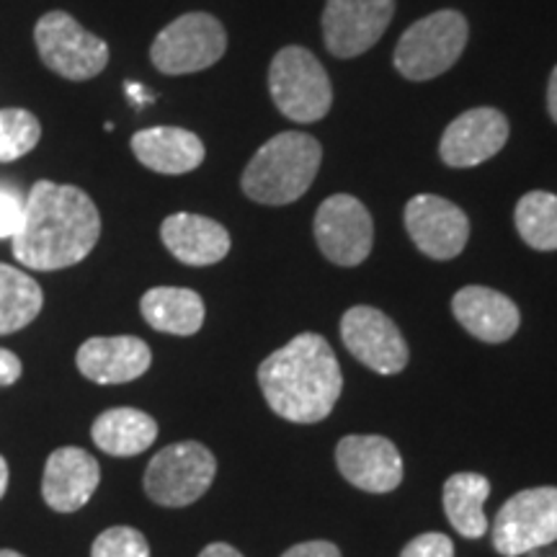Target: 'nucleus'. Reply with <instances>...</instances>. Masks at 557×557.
<instances>
[{"mask_svg":"<svg viewBox=\"0 0 557 557\" xmlns=\"http://www.w3.org/2000/svg\"><path fill=\"white\" fill-rule=\"evenodd\" d=\"M101 214L78 186L37 181L24 201V220L13 235V256L21 267L58 271L81 263L96 248Z\"/></svg>","mask_w":557,"mask_h":557,"instance_id":"obj_1","label":"nucleus"},{"mask_svg":"<svg viewBox=\"0 0 557 557\" xmlns=\"http://www.w3.org/2000/svg\"><path fill=\"white\" fill-rule=\"evenodd\" d=\"M259 385L269 408L292 423H318L341 398V367L329 341L299 333L259 367Z\"/></svg>","mask_w":557,"mask_h":557,"instance_id":"obj_2","label":"nucleus"},{"mask_svg":"<svg viewBox=\"0 0 557 557\" xmlns=\"http://www.w3.org/2000/svg\"><path fill=\"white\" fill-rule=\"evenodd\" d=\"M320 158L323 150L315 137L305 132H282L250 158L243 171V191L259 205H292L312 186Z\"/></svg>","mask_w":557,"mask_h":557,"instance_id":"obj_3","label":"nucleus"},{"mask_svg":"<svg viewBox=\"0 0 557 557\" xmlns=\"http://www.w3.org/2000/svg\"><path fill=\"white\" fill-rule=\"evenodd\" d=\"M269 90L276 109L292 122L312 124L331 111L329 73L305 47H284L269 67Z\"/></svg>","mask_w":557,"mask_h":557,"instance_id":"obj_4","label":"nucleus"},{"mask_svg":"<svg viewBox=\"0 0 557 557\" xmlns=\"http://www.w3.org/2000/svg\"><path fill=\"white\" fill-rule=\"evenodd\" d=\"M468 45V21L457 11H438L416 21L395 50V67L408 81H431L447 73Z\"/></svg>","mask_w":557,"mask_h":557,"instance_id":"obj_5","label":"nucleus"},{"mask_svg":"<svg viewBox=\"0 0 557 557\" xmlns=\"http://www.w3.org/2000/svg\"><path fill=\"white\" fill-rule=\"evenodd\" d=\"M218 475V459L199 442H178L160 449L145 470V493L158 506L197 504Z\"/></svg>","mask_w":557,"mask_h":557,"instance_id":"obj_6","label":"nucleus"},{"mask_svg":"<svg viewBox=\"0 0 557 557\" xmlns=\"http://www.w3.org/2000/svg\"><path fill=\"white\" fill-rule=\"evenodd\" d=\"M34 41L41 62L67 81H90L109 65L107 41L65 11L45 13L34 26Z\"/></svg>","mask_w":557,"mask_h":557,"instance_id":"obj_7","label":"nucleus"},{"mask_svg":"<svg viewBox=\"0 0 557 557\" xmlns=\"http://www.w3.org/2000/svg\"><path fill=\"white\" fill-rule=\"evenodd\" d=\"M557 542V487L519 491L500 506L493 521V547L504 557H524Z\"/></svg>","mask_w":557,"mask_h":557,"instance_id":"obj_8","label":"nucleus"},{"mask_svg":"<svg viewBox=\"0 0 557 557\" xmlns=\"http://www.w3.org/2000/svg\"><path fill=\"white\" fill-rule=\"evenodd\" d=\"M227 50L225 26L209 13H184L158 34L150 60L160 73L186 75L212 67Z\"/></svg>","mask_w":557,"mask_h":557,"instance_id":"obj_9","label":"nucleus"},{"mask_svg":"<svg viewBox=\"0 0 557 557\" xmlns=\"http://www.w3.org/2000/svg\"><path fill=\"white\" fill-rule=\"evenodd\" d=\"M315 240L323 256L336 267H359L372 253V214L359 199L336 194L320 205L315 214Z\"/></svg>","mask_w":557,"mask_h":557,"instance_id":"obj_10","label":"nucleus"},{"mask_svg":"<svg viewBox=\"0 0 557 557\" xmlns=\"http://www.w3.org/2000/svg\"><path fill=\"white\" fill-rule=\"evenodd\" d=\"M341 338L351 357L377 374H398L408 364V344L385 312L357 305L341 318Z\"/></svg>","mask_w":557,"mask_h":557,"instance_id":"obj_11","label":"nucleus"},{"mask_svg":"<svg viewBox=\"0 0 557 557\" xmlns=\"http://www.w3.org/2000/svg\"><path fill=\"white\" fill-rule=\"evenodd\" d=\"M395 13V0H329L323 37L331 54L357 58L380 41Z\"/></svg>","mask_w":557,"mask_h":557,"instance_id":"obj_12","label":"nucleus"},{"mask_svg":"<svg viewBox=\"0 0 557 557\" xmlns=\"http://www.w3.org/2000/svg\"><path fill=\"white\" fill-rule=\"evenodd\" d=\"M406 230L416 248L436 261L455 259L470 238L468 214L434 194H418L408 201Z\"/></svg>","mask_w":557,"mask_h":557,"instance_id":"obj_13","label":"nucleus"},{"mask_svg":"<svg viewBox=\"0 0 557 557\" xmlns=\"http://www.w3.org/2000/svg\"><path fill=\"white\" fill-rule=\"evenodd\" d=\"M336 465L341 475L364 493H389L403 483V457L385 436L341 438Z\"/></svg>","mask_w":557,"mask_h":557,"instance_id":"obj_14","label":"nucleus"},{"mask_svg":"<svg viewBox=\"0 0 557 557\" xmlns=\"http://www.w3.org/2000/svg\"><path fill=\"white\" fill-rule=\"evenodd\" d=\"M508 139V122L498 109L480 107L459 114L455 122L444 129L442 160L451 169H472L493 158Z\"/></svg>","mask_w":557,"mask_h":557,"instance_id":"obj_15","label":"nucleus"},{"mask_svg":"<svg viewBox=\"0 0 557 557\" xmlns=\"http://www.w3.org/2000/svg\"><path fill=\"white\" fill-rule=\"evenodd\" d=\"M101 468L94 455L81 447L54 449L41 475V498L58 513L81 511L96 493Z\"/></svg>","mask_w":557,"mask_h":557,"instance_id":"obj_16","label":"nucleus"},{"mask_svg":"<svg viewBox=\"0 0 557 557\" xmlns=\"http://www.w3.org/2000/svg\"><path fill=\"white\" fill-rule=\"evenodd\" d=\"M75 364L96 385H124L148 372L152 354L137 336H96L78 348Z\"/></svg>","mask_w":557,"mask_h":557,"instance_id":"obj_17","label":"nucleus"},{"mask_svg":"<svg viewBox=\"0 0 557 557\" xmlns=\"http://www.w3.org/2000/svg\"><path fill=\"white\" fill-rule=\"evenodd\" d=\"M451 312L470 336L504 344L519 331L521 315L513 299L491 287H465L451 299Z\"/></svg>","mask_w":557,"mask_h":557,"instance_id":"obj_18","label":"nucleus"},{"mask_svg":"<svg viewBox=\"0 0 557 557\" xmlns=\"http://www.w3.org/2000/svg\"><path fill=\"white\" fill-rule=\"evenodd\" d=\"M160 238L186 267H212L230 253V235L220 222L201 214L178 212L163 220Z\"/></svg>","mask_w":557,"mask_h":557,"instance_id":"obj_19","label":"nucleus"},{"mask_svg":"<svg viewBox=\"0 0 557 557\" xmlns=\"http://www.w3.org/2000/svg\"><path fill=\"white\" fill-rule=\"evenodd\" d=\"M132 152L145 169L165 176H181L199 169L205 160V143L189 129L150 127L139 129L132 137Z\"/></svg>","mask_w":557,"mask_h":557,"instance_id":"obj_20","label":"nucleus"},{"mask_svg":"<svg viewBox=\"0 0 557 557\" xmlns=\"http://www.w3.org/2000/svg\"><path fill=\"white\" fill-rule=\"evenodd\" d=\"M96 447L111 457H137L158 438L156 418L137 408H111L90 429Z\"/></svg>","mask_w":557,"mask_h":557,"instance_id":"obj_21","label":"nucleus"},{"mask_svg":"<svg viewBox=\"0 0 557 557\" xmlns=\"http://www.w3.org/2000/svg\"><path fill=\"white\" fill-rule=\"evenodd\" d=\"M139 310L150 329L171 336H194L205 325V299L194 289L156 287L145 292Z\"/></svg>","mask_w":557,"mask_h":557,"instance_id":"obj_22","label":"nucleus"},{"mask_svg":"<svg viewBox=\"0 0 557 557\" xmlns=\"http://www.w3.org/2000/svg\"><path fill=\"white\" fill-rule=\"evenodd\" d=\"M491 483L480 472H457L444 483V511L451 529L468 540H480L487 532L485 500Z\"/></svg>","mask_w":557,"mask_h":557,"instance_id":"obj_23","label":"nucleus"},{"mask_svg":"<svg viewBox=\"0 0 557 557\" xmlns=\"http://www.w3.org/2000/svg\"><path fill=\"white\" fill-rule=\"evenodd\" d=\"M45 305V292L26 271L0 263V336L32 323Z\"/></svg>","mask_w":557,"mask_h":557,"instance_id":"obj_24","label":"nucleus"},{"mask_svg":"<svg viewBox=\"0 0 557 557\" xmlns=\"http://www.w3.org/2000/svg\"><path fill=\"white\" fill-rule=\"evenodd\" d=\"M517 230L534 250H557V197L549 191H529L517 205Z\"/></svg>","mask_w":557,"mask_h":557,"instance_id":"obj_25","label":"nucleus"},{"mask_svg":"<svg viewBox=\"0 0 557 557\" xmlns=\"http://www.w3.org/2000/svg\"><path fill=\"white\" fill-rule=\"evenodd\" d=\"M41 124L26 109H0V163H13L37 148Z\"/></svg>","mask_w":557,"mask_h":557,"instance_id":"obj_26","label":"nucleus"},{"mask_svg":"<svg viewBox=\"0 0 557 557\" xmlns=\"http://www.w3.org/2000/svg\"><path fill=\"white\" fill-rule=\"evenodd\" d=\"M90 557H150V545L139 529L111 527L96 537Z\"/></svg>","mask_w":557,"mask_h":557,"instance_id":"obj_27","label":"nucleus"},{"mask_svg":"<svg viewBox=\"0 0 557 557\" xmlns=\"http://www.w3.org/2000/svg\"><path fill=\"white\" fill-rule=\"evenodd\" d=\"M400 557H455V542L442 532L418 534L403 547Z\"/></svg>","mask_w":557,"mask_h":557,"instance_id":"obj_28","label":"nucleus"},{"mask_svg":"<svg viewBox=\"0 0 557 557\" xmlns=\"http://www.w3.org/2000/svg\"><path fill=\"white\" fill-rule=\"evenodd\" d=\"M24 220V201L16 191L0 189V238H13Z\"/></svg>","mask_w":557,"mask_h":557,"instance_id":"obj_29","label":"nucleus"},{"mask_svg":"<svg viewBox=\"0 0 557 557\" xmlns=\"http://www.w3.org/2000/svg\"><path fill=\"white\" fill-rule=\"evenodd\" d=\"M282 557H341V549L333 542L315 540V542H302V545L289 547Z\"/></svg>","mask_w":557,"mask_h":557,"instance_id":"obj_30","label":"nucleus"},{"mask_svg":"<svg viewBox=\"0 0 557 557\" xmlns=\"http://www.w3.org/2000/svg\"><path fill=\"white\" fill-rule=\"evenodd\" d=\"M21 372H24V364H21L16 354L9 351V348H0V387H9L13 382H18Z\"/></svg>","mask_w":557,"mask_h":557,"instance_id":"obj_31","label":"nucleus"},{"mask_svg":"<svg viewBox=\"0 0 557 557\" xmlns=\"http://www.w3.org/2000/svg\"><path fill=\"white\" fill-rule=\"evenodd\" d=\"M199 557H243V555L233 545H227V542H212V545L201 549Z\"/></svg>","mask_w":557,"mask_h":557,"instance_id":"obj_32","label":"nucleus"},{"mask_svg":"<svg viewBox=\"0 0 557 557\" xmlns=\"http://www.w3.org/2000/svg\"><path fill=\"white\" fill-rule=\"evenodd\" d=\"M547 109H549V116L557 122V67L553 70V75H549V88H547Z\"/></svg>","mask_w":557,"mask_h":557,"instance_id":"obj_33","label":"nucleus"},{"mask_svg":"<svg viewBox=\"0 0 557 557\" xmlns=\"http://www.w3.org/2000/svg\"><path fill=\"white\" fill-rule=\"evenodd\" d=\"M127 94H129V101H135V103H145V101L152 99L150 90L137 86V83H127Z\"/></svg>","mask_w":557,"mask_h":557,"instance_id":"obj_34","label":"nucleus"},{"mask_svg":"<svg viewBox=\"0 0 557 557\" xmlns=\"http://www.w3.org/2000/svg\"><path fill=\"white\" fill-rule=\"evenodd\" d=\"M9 491V462H5L3 455H0V498Z\"/></svg>","mask_w":557,"mask_h":557,"instance_id":"obj_35","label":"nucleus"},{"mask_svg":"<svg viewBox=\"0 0 557 557\" xmlns=\"http://www.w3.org/2000/svg\"><path fill=\"white\" fill-rule=\"evenodd\" d=\"M524 557H557V553H555V549L540 547V549H532V553H527Z\"/></svg>","mask_w":557,"mask_h":557,"instance_id":"obj_36","label":"nucleus"},{"mask_svg":"<svg viewBox=\"0 0 557 557\" xmlns=\"http://www.w3.org/2000/svg\"><path fill=\"white\" fill-rule=\"evenodd\" d=\"M0 557H24V555L16 553V549H0Z\"/></svg>","mask_w":557,"mask_h":557,"instance_id":"obj_37","label":"nucleus"}]
</instances>
